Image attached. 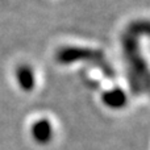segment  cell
<instances>
[{
  "instance_id": "obj_1",
  "label": "cell",
  "mask_w": 150,
  "mask_h": 150,
  "mask_svg": "<svg viewBox=\"0 0 150 150\" xmlns=\"http://www.w3.org/2000/svg\"><path fill=\"white\" fill-rule=\"evenodd\" d=\"M103 59L100 53L88 49H76V47H65L57 54V61L61 63H70L78 59Z\"/></svg>"
},
{
  "instance_id": "obj_2",
  "label": "cell",
  "mask_w": 150,
  "mask_h": 150,
  "mask_svg": "<svg viewBox=\"0 0 150 150\" xmlns=\"http://www.w3.org/2000/svg\"><path fill=\"white\" fill-rule=\"evenodd\" d=\"M32 136L38 144H47L53 137V127L47 119H40L32 125Z\"/></svg>"
},
{
  "instance_id": "obj_3",
  "label": "cell",
  "mask_w": 150,
  "mask_h": 150,
  "mask_svg": "<svg viewBox=\"0 0 150 150\" xmlns=\"http://www.w3.org/2000/svg\"><path fill=\"white\" fill-rule=\"evenodd\" d=\"M103 103L105 104L108 108L112 109H120L127 104V95L120 88H115L103 95Z\"/></svg>"
},
{
  "instance_id": "obj_4",
  "label": "cell",
  "mask_w": 150,
  "mask_h": 150,
  "mask_svg": "<svg viewBox=\"0 0 150 150\" xmlns=\"http://www.w3.org/2000/svg\"><path fill=\"white\" fill-rule=\"evenodd\" d=\"M16 79L24 91H32L34 87V74L29 66L21 65L16 70Z\"/></svg>"
}]
</instances>
